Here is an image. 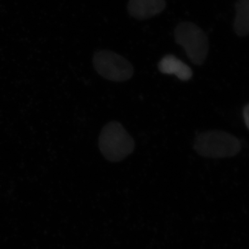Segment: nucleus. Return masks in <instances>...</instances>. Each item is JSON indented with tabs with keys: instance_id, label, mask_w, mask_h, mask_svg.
Returning a JSON list of instances; mask_svg holds the SVG:
<instances>
[{
	"instance_id": "8",
	"label": "nucleus",
	"mask_w": 249,
	"mask_h": 249,
	"mask_svg": "<svg viewBox=\"0 0 249 249\" xmlns=\"http://www.w3.org/2000/svg\"><path fill=\"white\" fill-rule=\"evenodd\" d=\"M244 120H245L246 126L249 130V104L244 107L243 109Z\"/></svg>"
},
{
	"instance_id": "1",
	"label": "nucleus",
	"mask_w": 249,
	"mask_h": 249,
	"mask_svg": "<svg viewBox=\"0 0 249 249\" xmlns=\"http://www.w3.org/2000/svg\"><path fill=\"white\" fill-rule=\"evenodd\" d=\"M242 148L239 139L224 131H206L196 136L194 149L206 158L222 159L235 157Z\"/></svg>"
},
{
	"instance_id": "3",
	"label": "nucleus",
	"mask_w": 249,
	"mask_h": 249,
	"mask_svg": "<svg viewBox=\"0 0 249 249\" xmlns=\"http://www.w3.org/2000/svg\"><path fill=\"white\" fill-rule=\"evenodd\" d=\"M175 40L182 47L187 56L195 65L206 61L209 51L208 36L200 27L191 22H180L174 31Z\"/></svg>"
},
{
	"instance_id": "4",
	"label": "nucleus",
	"mask_w": 249,
	"mask_h": 249,
	"mask_svg": "<svg viewBox=\"0 0 249 249\" xmlns=\"http://www.w3.org/2000/svg\"><path fill=\"white\" fill-rule=\"evenodd\" d=\"M93 65L103 78L113 82H124L134 75L132 64L122 55L111 51H98L93 55Z\"/></svg>"
},
{
	"instance_id": "5",
	"label": "nucleus",
	"mask_w": 249,
	"mask_h": 249,
	"mask_svg": "<svg viewBox=\"0 0 249 249\" xmlns=\"http://www.w3.org/2000/svg\"><path fill=\"white\" fill-rule=\"evenodd\" d=\"M165 7V0H129L127 9L132 18L144 20L160 14Z\"/></svg>"
},
{
	"instance_id": "2",
	"label": "nucleus",
	"mask_w": 249,
	"mask_h": 249,
	"mask_svg": "<svg viewBox=\"0 0 249 249\" xmlns=\"http://www.w3.org/2000/svg\"><path fill=\"white\" fill-rule=\"evenodd\" d=\"M98 145L106 160L119 162L134 152L135 142L120 123L111 121L101 130Z\"/></svg>"
},
{
	"instance_id": "7",
	"label": "nucleus",
	"mask_w": 249,
	"mask_h": 249,
	"mask_svg": "<svg viewBox=\"0 0 249 249\" xmlns=\"http://www.w3.org/2000/svg\"><path fill=\"white\" fill-rule=\"evenodd\" d=\"M233 29L237 36L249 35V0H237L235 6Z\"/></svg>"
},
{
	"instance_id": "6",
	"label": "nucleus",
	"mask_w": 249,
	"mask_h": 249,
	"mask_svg": "<svg viewBox=\"0 0 249 249\" xmlns=\"http://www.w3.org/2000/svg\"><path fill=\"white\" fill-rule=\"evenodd\" d=\"M160 72L164 74L175 75L182 81H188L193 77L191 67L174 55H167L158 64Z\"/></svg>"
}]
</instances>
